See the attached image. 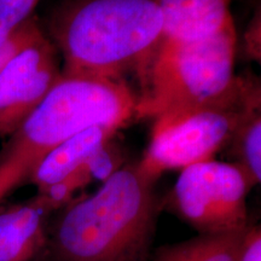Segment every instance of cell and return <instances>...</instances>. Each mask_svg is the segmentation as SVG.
Segmentation results:
<instances>
[{
  "instance_id": "6da1fadb",
  "label": "cell",
  "mask_w": 261,
  "mask_h": 261,
  "mask_svg": "<svg viewBox=\"0 0 261 261\" xmlns=\"http://www.w3.org/2000/svg\"><path fill=\"white\" fill-rule=\"evenodd\" d=\"M138 161L119 167L92 195L68 202L50 227V261H149L160 201Z\"/></svg>"
},
{
  "instance_id": "7a4b0ae2",
  "label": "cell",
  "mask_w": 261,
  "mask_h": 261,
  "mask_svg": "<svg viewBox=\"0 0 261 261\" xmlns=\"http://www.w3.org/2000/svg\"><path fill=\"white\" fill-rule=\"evenodd\" d=\"M50 38L65 74L144 79L162 42L155 0H71L57 10Z\"/></svg>"
},
{
  "instance_id": "3957f363",
  "label": "cell",
  "mask_w": 261,
  "mask_h": 261,
  "mask_svg": "<svg viewBox=\"0 0 261 261\" xmlns=\"http://www.w3.org/2000/svg\"><path fill=\"white\" fill-rule=\"evenodd\" d=\"M137 96L125 81L65 74L18 127L0 154V192L27 180L65 140L96 126L120 129L136 117Z\"/></svg>"
},
{
  "instance_id": "277c9868",
  "label": "cell",
  "mask_w": 261,
  "mask_h": 261,
  "mask_svg": "<svg viewBox=\"0 0 261 261\" xmlns=\"http://www.w3.org/2000/svg\"><path fill=\"white\" fill-rule=\"evenodd\" d=\"M237 45L233 22L201 40L161 42L142 80L136 117L154 120L223 96L237 77Z\"/></svg>"
},
{
  "instance_id": "5b68a950",
  "label": "cell",
  "mask_w": 261,
  "mask_h": 261,
  "mask_svg": "<svg viewBox=\"0 0 261 261\" xmlns=\"http://www.w3.org/2000/svg\"><path fill=\"white\" fill-rule=\"evenodd\" d=\"M257 104H261L259 80L237 76L232 87L217 99L162 114L154 119L139 168L158 181L168 171L214 160L227 146L243 114Z\"/></svg>"
},
{
  "instance_id": "8992f818",
  "label": "cell",
  "mask_w": 261,
  "mask_h": 261,
  "mask_svg": "<svg viewBox=\"0 0 261 261\" xmlns=\"http://www.w3.org/2000/svg\"><path fill=\"white\" fill-rule=\"evenodd\" d=\"M250 187L233 163L211 160L181 169L166 203L198 234L246 231Z\"/></svg>"
},
{
  "instance_id": "52a82bcc",
  "label": "cell",
  "mask_w": 261,
  "mask_h": 261,
  "mask_svg": "<svg viewBox=\"0 0 261 261\" xmlns=\"http://www.w3.org/2000/svg\"><path fill=\"white\" fill-rule=\"evenodd\" d=\"M61 75L57 48L38 23L0 69V138L14 135Z\"/></svg>"
},
{
  "instance_id": "ba28073f",
  "label": "cell",
  "mask_w": 261,
  "mask_h": 261,
  "mask_svg": "<svg viewBox=\"0 0 261 261\" xmlns=\"http://www.w3.org/2000/svg\"><path fill=\"white\" fill-rule=\"evenodd\" d=\"M55 212L37 195L0 213V261H39L47 256L50 225Z\"/></svg>"
},
{
  "instance_id": "9c48e42d",
  "label": "cell",
  "mask_w": 261,
  "mask_h": 261,
  "mask_svg": "<svg viewBox=\"0 0 261 261\" xmlns=\"http://www.w3.org/2000/svg\"><path fill=\"white\" fill-rule=\"evenodd\" d=\"M113 127H91L71 137L45 156L35 166L27 180L42 195L70 175L96 163L107 151L116 132Z\"/></svg>"
},
{
  "instance_id": "30bf717a",
  "label": "cell",
  "mask_w": 261,
  "mask_h": 261,
  "mask_svg": "<svg viewBox=\"0 0 261 261\" xmlns=\"http://www.w3.org/2000/svg\"><path fill=\"white\" fill-rule=\"evenodd\" d=\"M162 16V42L208 38L232 23L231 0H155Z\"/></svg>"
},
{
  "instance_id": "8fae6325",
  "label": "cell",
  "mask_w": 261,
  "mask_h": 261,
  "mask_svg": "<svg viewBox=\"0 0 261 261\" xmlns=\"http://www.w3.org/2000/svg\"><path fill=\"white\" fill-rule=\"evenodd\" d=\"M248 228L237 233L198 234L166 244L158 248L149 261H241Z\"/></svg>"
},
{
  "instance_id": "7c38bea8",
  "label": "cell",
  "mask_w": 261,
  "mask_h": 261,
  "mask_svg": "<svg viewBox=\"0 0 261 261\" xmlns=\"http://www.w3.org/2000/svg\"><path fill=\"white\" fill-rule=\"evenodd\" d=\"M233 165L242 171L250 187L261 180V104L248 109L228 140Z\"/></svg>"
},
{
  "instance_id": "4fadbf2b",
  "label": "cell",
  "mask_w": 261,
  "mask_h": 261,
  "mask_svg": "<svg viewBox=\"0 0 261 261\" xmlns=\"http://www.w3.org/2000/svg\"><path fill=\"white\" fill-rule=\"evenodd\" d=\"M39 0H0V34H9L33 17Z\"/></svg>"
},
{
  "instance_id": "5bb4252c",
  "label": "cell",
  "mask_w": 261,
  "mask_h": 261,
  "mask_svg": "<svg viewBox=\"0 0 261 261\" xmlns=\"http://www.w3.org/2000/svg\"><path fill=\"white\" fill-rule=\"evenodd\" d=\"M37 25V19L31 17L9 34H0V69L4 67L9 58L18 50V47L27 40L33 29Z\"/></svg>"
},
{
  "instance_id": "9a60e30c",
  "label": "cell",
  "mask_w": 261,
  "mask_h": 261,
  "mask_svg": "<svg viewBox=\"0 0 261 261\" xmlns=\"http://www.w3.org/2000/svg\"><path fill=\"white\" fill-rule=\"evenodd\" d=\"M244 55L249 60L260 62L261 58V15L260 9L248 22L247 29L243 34Z\"/></svg>"
},
{
  "instance_id": "2e32d148",
  "label": "cell",
  "mask_w": 261,
  "mask_h": 261,
  "mask_svg": "<svg viewBox=\"0 0 261 261\" xmlns=\"http://www.w3.org/2000/svg\"><path fill=\"white\" fill-rule=\"evenodd\" d=\"M241 261H261V231L259 225L248 228Z\"/></svg>"
},
{
  "instance_id": "e0dca14e",
  "label": "cell",
  "mask_w": 261,
  "mask_h": 261,
  "mask_svg": "<svg viewBox=\"0 0 261 261\" xmlns=\"http://www.w3.org/2000/svg\"><path fill=\"white\" fill-rule=\"evenodd\" d=\"M3 200V197H2V196H0V201H2Z\"/></svg>"
}]
</instances>
